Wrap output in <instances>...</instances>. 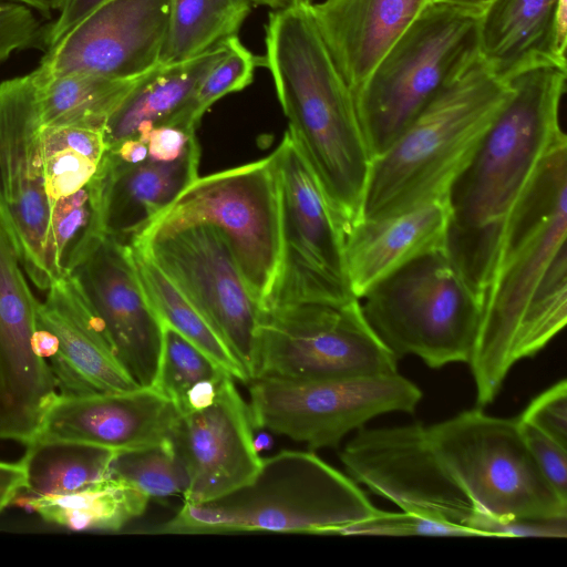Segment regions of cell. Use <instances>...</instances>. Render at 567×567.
I'll list each match as a JSON object with an SVG mask.
<instances>
[{
	"instance_id": "6da1fadb",
	"label": "cell",
	"mask_w": 567,
	"mask_h": 567,
	"mask_svg": "<svg viewBox=\"0 0 567 567\" xmlns=\"http://www.w3.org/2000/svg\"><path fill=\"white\" fill-rule=\"evenodd\" d=\"M567 142L546 161L506 237L482 297L468 361L480 408L511 369L532 358L567 321Z\"/></svg>"
},
{
	"instance_id": "7a4b0ae2",
	"label": "cell",
	"mask_w": 567,
	"mask_h": 567,
	"mask_svg": "<svg viewBox=\"0 0 567 567\" xmlns=\"http://www.w3.org/2000/svg\"><path fill=\"white\" fill-rule=\"evenodd\" d=\"M566 80L559 65L513 78L511 99L450 188L445 250L481 302L524 199L567 142L560 125Z\"/></svg>"
},
{
	"instance_id": "3957f363",
	"label": "cell",
	"mask_w": 567,
	"mask_h": 567,
	"mask_svg": "<svg viewBox=\"0 0 567 567\" xmlns=\"http://www.w3.org/2000/svg\"><path fill=\"white\" fill-rule=\"evenodd\" d=\"M310 4L272 10L260 65L272 78L288 132L333 207L351 225L361 207L371 155L354 96L339 73Z\"/></svg>"
},
{
	"instance_id": "277c9868",
	"label": "cell",
	"mask_w": 567,
	"mask_h": 567,
	"mask_svg": "<svg viewBox=\"0 0 567 567\" xmlns=\"http://www.w3.org/2000/svg\"><path fill=\"white\" fill-rule=\"evenodd\" d=\"M512 93L511 83L476 58L371 161L360 218L389 216L449 197Z\"/></svg>"
},
{
	"instance_id": "5b68a950",
	"label": "cell",
	"mask_w": 567,
	"mask_h": 567,
	"mask_svg": "<svg viewBox=\"0 0 567 567\" xmlns=\"http://www.w3.org/2000/svg\"><path fill=\"white\" fill-rule=\"evenodd\" d=\"M378 511L355 482L313 452L282 451L262 458L256 475L238 488L207 502H185L157 530L338 534Z\"/></svg>"
},
{
	"instance_id": "8992f818",
	"label": "cell",
	"mask_w": 567,
	"mask_h": 567,
	"mask_svg": "<svg viewBox=\"0 0 567 567\" xmlns=\"http://www.w3.org/2000/svg\"><path fill=\"white\" fill-rule=\"evenodd\" d=\"M481 11L427 1L354 95L373 159L480 56Z\"/></svg>"
},
{
	"instance_id": "52a82bcc",
	"label": "cell",
	"mask_w": 567,
	"mask_h": 567,
	"mask_svg": "<svg viewBox=\"0 0 567 567\" xmlns=\"http://www.w3.org/2000/svg\"><path fill=\"white\" fill-rule=\"evenodd\" d=\"M381 341L401 359L419 357L431 369L468 363L482 302L445 248L422 255L360 298Z\"/></svg>"
},
{
	"instance_id": "ba28073f",
	"label": "cell",
	"mask_w": 567,
	"mask_h": 567,
	"mask_svg": "<svg viewBox=\"0 0 567 567\" xmlns=\"http://www.w3.org/2000/svg\"><path fill=\"white\" fill-rule=\"evenodd\" d=\"M280 212V257L261 309L353 299L346 268L349 223L333 207L288 131L272 152Z\"/></svg>"
},
{
	"instance_id": "9c48e42d",
	"label": "cell",
	"mask_w": 567,
	"mask_h": 567,
	"mask_svg": "<svg viewBox=\"0 0 567 567\" xmlns=\"http://www.w3.org/2000/svg\"><path fill=\"white\" fill-rule=\"evenodd\" d=\"M427 432L480 513L498 519L567 518V502L540 473L516 419L474 409L435 423Z\"/></svg>"
},
{
	"instance_id": "30bf717a",
	"label": "cell",
	"mask_w": 567,
	"mask_h": 567,
	"mask_svg": "<svg viewBox=\"0 0 567 567\" xmlns=\"http://www.w3.org/2000/svg\"><path fill=\"white\" fill-rule=\"evenodd\" d=\"M193 224L210 225L219 231L248 291L262 308L280 257L279 193L274 154L198 176L145 233Z\"/></svg>"
},
{
	"instance_id": "8fae6325",
	"label": "cell",
	"mask_w": 567,
	"mask_h": 567,
	"mask_svg": "<svg viewBox=\"0 0 567 567\" xmlns=\"http://www.w3.org/2000/svg\"><path fill=\"white\" fill-rule=\"evenodd\" d=\"M398 360L369 324L360 299L287 305L261 309L251 381L389 374L398 372Z\"/></svg>"
},
{
	"instance_id": "7c38bea8",
	"label": "cell",
	"mask_w": 567,
	"mask_h": 567,
	"mask_svg": "<svg viewBox=\"0 0 567 567\" xmlns=\"http://www.w3.org/2000/svg\"><path fill=\"white\" fill-rule=\"evenodd\" d=\"M249 383L252 425L303 442L312 451L337 447L347 434L379 415L413 413L422 399L420 388L399 372Z\"/></svg>"
},
{
	"instance_id": "4fadbf2b",
	"label": "cell",
	"mask_w": 567,
	"mask_h": 567,
	"mask_svg": "<svg viewBox=\"0 0 567 567\" xmlns=\"http://www.w3.org/2000/svg\"><path fill=\"white\" fill-rule=\"evenodd\" d=\"M132 246L141 248L199 312L250 382L261 308L219 231L205 224L152 230Z\"/></svg>"
},
{
	"instance_id": "5bb4252c",
	"label": "cell",
	"mask_w": 567,
	"mask_h": 567,
	"mask_svg": "<svg viewBox=\"0 0 567 567\" xmlns=\"http://www.w3.org/2000/svg\"><path fill=\"white\" fill-rule=\"evenodd\" d=\"M41 120L32 72L0 83V219L21 267L39 290L60 279L52 209L40 146Z\"/></svg>"
},
{
	"instance_id": "9a60e30c",
	"label": "cell",
	"mask_w": 567,
	"mask_h": 567,
	"mask_svg": "<svg viewBox=\"0 0 567 567\" xmlns=\"http://www.w3.org/2000/svg\"><path fill=\"white\" fill-rule=\"evenodd\" d=\"M340 460L353 482L404 512L468 528L481 514L444 465L427 427L421 423L363 426L346 444Z\"/></svg>"
},
{
	"instance_id": "2e32d148",
	"label": "cell",
	"mask_w": 567,
	"mask_h": 567,
	"mask_svg": "<svg viewBox=\"0 0 567 567\" xmlns=\"http://www.w3.org/2000/svg\"><path fill=\"white\" fill-rule=\"evenodd\" d=\"M38 303L0 219V440L24 446L59 395L49 363L34 349Z\"/></svg>"
},
{
	"instance_id": "e0dca14e",
	"label": "cell",
	"mask_w": 567,
	"mask_h": 567,
	"mask_svg": "<svg viewBox=\"0 0 567 567\" xmlns=\"http://www.w3.org/2000/svg\"><path fill=\"white\" fill-rule=\"evenodd\" d=\"M171 0H106L47 50L34 72L134 78L159 63Z\"/></svg>"
},
{
	"instance_id": "ac0fdd59",
	"label": "cell",
	"mask_w": 567,
	"mask_h": 567,
	"mask_svg": "<svg viewBox=\"0 0 567 567\" xmlns=\"http://www.w3.org/2000/svg\"><path fill=\"white\" fill-rule=\"evenodd\" d=\"M71 275L102 321L122 365L141 388H153L163 322L143 290L131 247L105 236Z\"/></svg>"
},
{
	"instance_id": "d6986e66",
	"label": "cell",
	"mask_w": 567,
	"mask_h": 567,
	"mask_svg": "<svg viewBox=\"0 0 567 567\" xmlns=\"http://www.w3.org/2000/svg\"><path fill=\"white\" fill-rule=\"evenodd\" d=\"M252 427L248 404L230 374L209 404L178 415L168 440L188 477L185 502L217 498L256 475L262 458Z\"/></svg>"
},
{
	"instance_id": "ffe728a7",
	"label": "cell",
	"mask_w": 567,
	"mask_h": 567,
	"mask_svg": "<svg viewBox=\"0 0 567 567\" xmlns=\"http://www.w3.org/2000/svg\"><path fill=\"white\" fill-rule=\"evenodd\" d=\"M38 324L51 332L48 363L59 394L127 392L141 388L117 359L106 330L72 275L55 281L38 303Z\"/></svg>"
},
{
	"instance_id": "44dd1931",
	"label": "cell",
	"mask_w": 567,
	"mask_h": 567,
	"mask_svg": "<svg viewBox=\"0 0 567 567\" xmlns=\"http://www.w3.org/2000/svg\"><path fill=\"white\" fill-rule=\"evenodd\" d=\"M178 415L155 388L59 394L34 440L74 441L113 451L140 449L168 440Z\"/></svg>"
},
{
	"instance_id": "7402d4cb",
	"label": "cell",
	"mask_w": 567,
	"mask_h": 567,
	"mask_svg": "<svg viewBox=\"0 0 567 567\" xmlns=\"http://www.w3.org/2000/svg\"><path fill=\"white\" fill-rule=\"evenodd\" d=\"M449 197L379 218H359L346 235L350 289L360 299L374 285L413 259L446 245Z\"/></svg>"
},
{
	"instance_id": "603a6c76",
	"label": "cell",
	"mask_w": 567,
	"mask_h": 567,
	"mask_svg": "<svg viewBox=\"0 0 567 567\" xmlns=\"http://www.w3.org/2000/svg\"><path fill=\"white\" fill-rule=\"evenodd\" d=\"M429 0H323L309 6L353 96Z\"/></svg>"
},
{
	"instance_id": "cb8c5ba5",
	"label": "cell",
	"mask_w": 567,
	"mask_h": 567,
	"mask_svg": "<svg viewBox=\"0 0 567 567\" xmlns=\"http://www.w3.org/2000/svg\"><path fill=\"white\" fill-rule=\"evenodd\" d=\"M200 147L196 135L177 159L147 158L137 164L112 161L105 153L103 217L105 235L132 246L155 218L198 177Z\"/></svg>"
},
{
	"instance_id": "d4e9b609",
	"label": "cell",
	"mask_w": 567,
	"mask_h": 567,
	"mask_svg": "<svg viewBox=\"0 0 567 567\" xmlns=\"http://www.w3.org/2000/svg\"><path fill=\"white\" fill-rule=\"evenodd\" d=\"M558 1L492 0L481 11L480 56L494 75L509 82L536 66H566L555 30Z\"/></svg>"
},
{
	"instance_id": "484cf974",
	"label": "cell",
	"mask_w": 567,
	"mask_h": 567,
	"mask_svg": "<svg viewBox=\"0 0 567 567\" xmlns=\"http://www.w3.org/2000/svg\"><path fill=\"white\" fill-rule=\"evenodd\" d=\"M226 52L225 42L189 60L158 63L147 72L106 121V150L132 138L145 142L153 128L169 125Z\"/></svg>"
},
{
	"instance_id": "4316f807",
	"label": "cell",
	"mask_w": 567,
	"mask_h": 567,
	"mask_svg": "<svg viewBox=\"0 0 567 567\" xmlns=\"http://www.w3.org/2000/svg\"><path fill=\"white\" fill-rule=\"evenodd\" d=\"M146 73L125 79L83 72L43 78L33 70L41 124L103 131L111 114Z\"/></svg>"
},
{
	"instance_id": "83f0119b",
	"label": "cell",
	"mask_w": 567,
	"mask_h": 567,
	"mask_svg": "<svg viewBox=\"0 0 567 567\" xmlns=\"http://www.w3.org/2000/svg\"><path fill=\"white\" fill-rule=\"evenodd\" d=\"M148 496L131 484L106 476L79 491L28 497V506L45 522L75 530H118L146 509Z\"/></svg>"
},
{
	"instance_id": "f1b7e54d",
	"label": "cell",
	"mask_w": 567,
	"mask_h": 567,
	"mask_svg": "<svg viewBox=\"0 0 567 567\" xmlns=\"http://www.w3.org/2000/svg\"><path fill=\"white\" fill-rule=\"evenodd\" d=\"M115 451L63 440H34L21 457L29 497L79 491L107 475Z\"/></svg>"
},
{
	"instance_id": "f546056e",
	"label": "cell",
	"mask_w": 567,
	"mask_h": 567,
	"mask_svg": "<svg viewBox=\"0 0 567 567\" xmlns=\"http://www.w3.org/2000/svg\"><path fill=\"white\" fill-rule=\"evenodd\" d=\"M251 8L248 0H171L159 63L196 58L238 35Z\"/></svg>"
},
{
	"instance_id": "4dcf8cb0",
	"label": "cell",
	"mask_w": 567,
	"mask_h": 567,
	"mask_svg": "<svg viewBox=\"0 0 567 567\" xmlns=\"http://www.w3.org/2000/svg\"><path fill=\"white\" fill-rule=\"evenodd\" d=\"M131 252L143 290L162 322L184 336L234 379L249 383L239 362L162 270L137 246H131Z\"/></svg>"
},
{
	"instance_id": "1f68e13d",
	"label": "cell",
	"mask_w": 567,
	"mask_h": 567,
	"mask_svg": "<svg viewBox=\"0 0 567 567\" xmlns=\"http://www.w3.org/2000/svg\"><path fill=\"white\" fill-rule=\"evenodd\" d=\"M228 374L199 348L163 322L162 353L153 388L168 399L179 414L209 404Z\"/></svg>"
},
{
	"instance_id": "d6a6232c",
	"label": "cell",
	"mask_w": 567,
	"mask_h": 567,
	"mask_svg": "<svg viewBox=\"0 0 567 567\" xmlns=\"http://www.w3.org/2000/svg\"><path fill=\"white\" fill-rule=\"evenodd\" d=\"M51 209L54 262L61 279L70 276L106 236L101 165L87 184L53 202Z\"/></svg>"
},
{
	"instance_id": "836d02e7",
	"label": "cell",
	"mask_w": 567,
	"mask_h": 567,
	"mask_svg": "<svg viewBox=\"0 0 567 567\" xmlns=\"http://www.w3.org/2000/svg\"><path fill=\"white\" fill-rule=\"evenodd\" d=\"M40 146L51 205L87 184L106 151L103 131L74 126L41 125Z\"/></svg>"
},
{
	"instance_id": "e575fe53",
	"label": "cell",
	"mask_w": 567,
	"mask_h": 567,
	"mask_svg": "<svg viewBox=\"0 0 567 567\" xmlns=\"http://www.w3.org/2000/svg\"><path fill=\"white\" fill-rule=\"evenodd\" d=\"M122 480L148 498L184 496L188 477L169 440L132 450L115 451L107 475Z\"/></svg>"
},
{
	"instance_id": "d590c367",
	"label": "cell",
	"mask_w": 567,
	"mask_h": 567,
	"mask_svg": "<svg viewBox=\"0 0 567 567\" xmlns=\"http://www.w3.org/2000/svg\"><path fill=\"white\" fill-rule=\"evenodd\" d=\"M226 44V54L204 76L171 126L196 132L203 115L215 102L227 94L243 91L252 83L261 58L250 52L238 35L229 38Z\"/></svg>"
},
{
	"instance_id": "8d00e7d4",
	"label": "cell",
	"mask_w": 567,
	"mask_h": 567,
	"mask_svg": "<svg viewBox=\"0 0 567 567\" xmlns=\"http://www.w3.org/2000/svg\"><path fill=\"white\" fill-rule=\"evenodd\" d=\"M338 535L379 536H482L475 529L430 518L415 513L378 511L373 516L341 528Z\"/></svg>"
},
{
	"instance_id": "74e56055",
	"label": "cell",
	"mask_w": 567,
	"mask_h": 567,
	"mask_svg": "<svg viewBox=\"0 0 567 567\" xmlns=\"http://www.w3.org/2000/svg\"><path fill=\"white\" fill-rule=\"evenodd\" d=\"M517 419L567 447V381L563 379L535 396Z\"/></svg>"
},
{
	"instance_id": "f35d334b",
	"label": "cell",
	"mask_w": 567,
	"mask_h": 567,
	"mask_svg": "<svg viewBox=\"0 0 567 567\" xmlns=\"http://www.w3.org/2000/svg\"><path fill=\"white\" fill-rule=\"evenodd\" d=\"M517 420L523 440L540 473L557 493L567 502V447L537 430Z\"/></svg>"
},
{
	"instance_id": "ab89813d",
	"label": "cell",
	"mask_w": 567,
	"mask_h": 567,
	"mask_svg": "<svg viewBox=\"0 0 567 567\" xmlns=\"http://www.w3.org/2000/svg\"><path fill=\"white\" fill-rule=\"evenodd\" d=\"M43 33L32 9L16 2H0V64L16 51L42 44Z\"/></svg>"
},
{
	"instance_id": "60d3db41",
	"label": "cell",
	"mask_w": 567,
	"mask_h": 567,
	"mask_svg": "<svg viewBox=\"0 0 567 567\" xmlns=\"http://www.w3.org/2000/svg\"><path fill=\"white\" fill-rule=\"evenodd\" d=\"M484 537H550L567 536V518L498 519L480 514L472 525Z\"/></svg>"
},
{
	"instance_id": "b9f144b4",
	"label": "cell",
	"mask_w": 567,
	"mask_h": 567,
	"mask_svg": "<svg viewBox=\"0 0 567 567\" xmlns=\"http://www.w3.org/2000/svg\"><path fill=\"white\" fill-rule=\"evenodd\" d=\"M106 0H59L58 17L45 29L42 44L45 50L55 45L71 29Z\"/></svg>"
},
{
	"instance_id": "7bdbcfd3",
	"label": "cell",
	"mask_w": 567,
	"mask_h": 567,
	"mask_svg": "<svg viewBox=\"0 0 567 567\" xmlns=\"http://www.w3.org/2000/svg\"><path fill=\"white\" fill-rule=\"evenodd\" d=\"M195 135L196 132H188L176 126H157L148 133L145 140L148 158L159 162L177 159Z\"/></svg>"
},
{
	"instance_id": "ee69618b",
	"label": "cell",
	"mask_w": 567,
	"mask_h": 567,
	"mask_svg": "<svg viewBox=\"0 0 567 567\" xmlns=\"http://www.w3.org/2000/svg\"><path fill=\"white\" fill-rule=\"evenodd\" d=\"M27 476L21 461H0V513L25 488Z\"/></svg>"
},
{
	"instance_id": "f6af8a7d",
	"label": "cell",
	"mask_w": 567,
	"mask_h": 567,
	"mask_svg": "<svg viewBox=\"0 0 567 567\" xmlns=\"http://www.w3.org/2000/svg\"><path fill=\"white\" fill-rule=\"evenodd\" d=\"M105 155L115 162L137 164L148 158V150L145 142L132 138L107 148Z\"/></svg>"
},
{
	"instance_id": "bcb514c9",
	"label": "cell",
	"mask_w": 567,
	"mask_h": 567,
	"mask_svg": "<svg viewBox=\"0 0 567 567\" xmlns=\"http://www.w3.org/2000/svg\"><path fill=\"white\" fill-rule=\"evenodd\" d=\"M23 4L33 11H37L45 19H51L52 13L58 11L59 0H9Z\"/></svg>"
},
{
	"instance_id": "7dc6e473",
	"label": "cell",
	"mask_w": 567,
	"mask_h": 567,
	"mask_svg": "<svg viewBox=\"0 0 567 567\" xmlns=\"http://www.w3.org/2000/svg\"><path fill=\"white\" fill-rule=\"evenodd\" d=\"M251 6H265L272 10L286 9L299 4H311L313 0H248Z\"/></svg>"
},
{
	"instance_id": "c3c4849f",
	"label": "cell",
	"mask_w": 567,
	"mask_h": 567,
	"mask_svg": "<svg viewBox=\"0 0 567 567\" xmlns=\"http://www.w3.org/2000/svg\"><path fill=\"white\" fill-rule=\"evenodd\" d=\"M452 3L482 11L492 0H429Z\"/></svg>"
}]
</instances>
